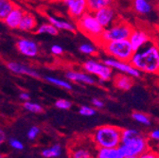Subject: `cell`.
<instances>
[{
    "instance_id": "cell-1",
    "label": "cell",
    "mask_w": 159,
    "mask_h": 158,
    "mask_svg": "<svg viewBox=\"0 0 159 158\" xmlns=\"http://www.w3.org/2000/svg\"><path fill=\"white\" fill-rule=\"evenodd\" d=\"M148 150V142L142 133L135 129L122 130L121 143L117 147L119 158H137Z\"/></svg>"
},
{
    "instance_id": "cell-2",
    "label": "cell",
    "mask_w": 159,
    "mask_h": 158,
    "mask_svg": "<svg viewBox=\"0 0 159 158\" xmlns=\"http://www.w3.org/2000/svg\"><path fill=\"white\" fill-rule=\"evenodd\" d=\"M130 63L140 72L159 73V48L154 45L134 51Z\"/></svg>"
},
{
    "instance_id": "cell-3",
    "label": "cell",
    "mask_w": 159,
    "mask_h": 158,
    "mask_svg": "<svg viewBox=\"0 0 159 158\" xmlns=\"http://www.w3.org/2000/svg\"><path fill=\"white\" fill-rule=\"evenodd\" d=\"M122 130L113 125H103L95 129L91 139L96 148H116L121 143Z\"/></svg>"
},
{
    "instance_id": "cell-4",
    "label": "cell",
    "mask_w": 159,
    "mask_h": 158,
    "mask_svg": "<svg viewBox=\"0 0 159 158\" xmlns=\"http://www.w3.org/2000/svg\"><path fill=\"white\" fill-rule=\"evenodd\" d=\"M99 46L111 58L124 62H130L134 52L129 40L110 41L99 44Z\"/></svg>"
},
{
    "instance_id": "cell-5",
    "label": "cell",
    "mask_w": 159,
    "mask_h": 158,
    "mask_svg": "<svg viewBox=\"0 0 159 158\" xmlns=\"http://www.w3.org/2000/svg\"><path fill=\"white\" fill-rule=\"evenodd\" d=\"M132 31L133 28L128 23L121 20H116L111 26L103 29L101 38H99L98 45L110 41L128 40Z\"/></svg>"
},
{
    "instance_id": "cell-6",
    "label": "cell",
    "mask_w": 159,
    "mask_h": 158,
    "mask_svg": "<svg viewBox=\"0 0 159 158\" xmlns=\"http://www.w3.org/2000/svg\"><path fill=\"white\" fill-rule=\"evenodd\" d=\"M76 28L87 37L98 42L99 41V38H101V35L103 31V28L98 22L94 12L89 11L77 19Z\"/></svg>"
},
{
    "instance_id": "cell-7",
    "label": "cell",
    "mask_w": 159,
    "mask_h": 158,
    "mask_svg": "<svg viewBox=\"0 0 159 158\" xmlns=\"http://www.w3.org/2000/svg\"><path fill=\"white\" fill-rule=\"evenodd\" d=\"M84 69L87 73L98 78L102 82L110 81L113 76V69L110 66L104 63L95 60H87L84 64Z\"/></svg>"
},
{
    "instance_id": "cell-8",
    "label": "cell",
    "mask_w": 159,
    "mask_h": 158,
    "mask_svg": "<svg viewBox=\"0 0 159 158\" xmlns=\"http://www.w3.org/2000/svg\"><path fill=\"white\" fill-rule=\"evenodd\" d=\"M103 63L106 64L108 66H110L112 69H115L123 74L129 75L132 78L140 77V71L137 70L130 62L119 61V60H116L114 58H107L103 61Z\"/></svg>"
},
{
    "instance_id": "cell-9",
    "label": "cell",
    "mask_w": 159,
    "mask_h": 158,
    "mask_svg": "<svg viewBox=\"0 0 159 158\" xmlns=\"http://www.w3.org/2000/svg\"><path fill=\"white\" fill-rule=\"evenodd\" d=\"M69 16L75 20L88 11L87 0H62Z\"/></svg>"
},
{
    "instance_id": "cell-10",
    "label": "cell",
    "mask_w": 159,
    "mask_h": 158,
    "mask_svg": "<svg viewBox=\"0 0 159 158\" xmlns=\"http://www.w3.org/2000/svg\"><path fill=\"white\" fill-rule=\"evenodd\" d=\"M94 15L98 22L103 29L111 26L114 22L116 21V13L115 10L110 6L103 7L94 12Z\"/></svg>"
},
{
    "instance_id": "cell-11",
    "label": "cell",
    "mask_w": 159,
    "mask_h": 158,
    "mask_svg": "<svg viewBox=\"0 0 159 158\" xmlns=\"http://www.w3.org/2000/svg\"><path fill=\"white\" fill-rule=\"evenodd\" d=\"M16 47L22 55L30 58L36 57L40 51V47L38 44L35 41L31 40V39H28V38L19 39L16 43Z\"/></svg>"
},
{
    "instance_id": "cell-12",
    "label": "cell",
    "mask_w": 159,
    "mask_h": 158,
    "mask_svg": "<svg viewBox=\"0 0 159 158\" xmlns=\"http://www.w3.org/2000/svg\"><path fill=\"white\" fill-rule=\"evenodd\" d=\"M128 40L130 41L134 51H137L150 43V36L141 29H133Z\"/></svg>"
},
{
    "instance_id": "cell-13",
    "label": "cell",
    "mask_w": 159,
    "mask_h": 158,
    "mask_svg": "<svg viewBox=\"0 0 159 158\" xmlns=\"http://www.w3.org/2000/svg\"><path fill=\"white\" fill-rule=\"evenodd\" d=\"M7 67L9 68V70H11V72L18 74V75H26L34 79H39L40 78V74L33 68L22 65L17 62H10L7 64Z\"/></svg>"
},
{
    "instance_id": "cell-14",
    "label": "cell",
    "mask_w": 159,
    "mask_h": 158,
    "mask_svg": "<svg viewBox=\"0 0 159 158\" xmlns=\"http://www.w3.org/2000/svg\"><path fill=\"white\" fill-rule=\"evenodd\" d=\"M25 11L19 7H14L11 12L5 17V19L3 20V22L5 23V25L11 29H18V26L20 24V21H21V19L24 15Z\"/></svg>"
},
{
    "instance_id": "cell-15",
    "label": "cell",
    "mask_w": 159,
    "mask_h": 158,
    "mask_svg": "<svg viewBox=\"0 0 159 158\" xmlns=\"http://www.w3.org/2000/svg\"><path fill=\"white\" fill-rule=\"evenodd\" d=\"M66 77L69 81L73 83L84 84H94L96 83L93 76L87 72H79V71H68Z\"/></svg>"
},
{
    "instance_id": "cell-16",
    "label": "cell",
    "mask_w": 159,
    "mask_h": 158,
    "mask_svg": "<svg viewBox=\"0 0 159 158\" xmlns=\"http://www.w3.org/2000/svg\"><path fill=\"white\" fill-rule=\"evenodd\" d=\"M37 20L34 17L33 14L30 13V12H25L21 21H20V24L18 26V29L22 30V31H33L35 30V29L37 28Z\"/></svg>"
},
{
    "instance_id": "cell-17",
    "label": "cell",
    "mask_w": 159,
    "mask_h": 158,
    "mask_svg": "<svg viewBox=\"0 0 159 158\" xmlns=\"http://www.w3.org/2000/svg\"><path fill=\"white\" fill-rule=\"evenodd\" d=\"M48 20L58 30H66V31H69V32H74L76 30V25H74L70 21L65 20V19H60V18L50 15L48 17Z\"/></svg>"
},
{
    "instance_id": "cell-18",
    "label": "cell",
    "mask_w": 159,
    "mask_h": 158,
    "mask_svg": "<svg viewBox=\"0 0 159 158\" xmlns=\"http://www.w3.org/2000/svg\"><path fill=\"white\" fill-rule=\"evenodd\" d=\"M133 78L129 75L126 74H118L115 77L114 79V84L116 88L123 90V91H128L132 88L133 86Z\"/></svg>"
},
{
    "instance_id": "cell-19",
    "label": "cell",
    "mask_w": 159,
    "mask_h": 158,
    "mask_svg": "<svg viewBox=\"0 0 159 158\" xmlns=\"http://www.w3.org/2000/svg\"><path fill=\"white\" fill-rule=\"evenodd\" d=\"M70 156L73 158H91L94 154L85 145L80 144L73 147L70 151Z\"/></svg>"
},
{
    "instance_id": "cell-20",
    "label": "cell",
    "mask_w": 159,
    "mask_h": 158,
    "mask_svg": "<svg viewBox=\"0 0 159 158\" xmlns=\"http://www.w3.org/2000/svg\"><path fill=\"white\" fill-rule=\"evenodd\" d=\"M133 6L134 11L139 14H149L152 8L148 0H134Z\"/></svg>"
},
{
    "instance_id": "cell-21",
    "label": "cell",
    "mask_w": 159,
    "mask_h": 158,
    "mask_svg": "<svg viewBox=\"0 0 159 158\" xmlns=\"http://www.w3.org/2000/svg\"><path fill=\"white\" fill-rule=\"evenodd\" d=\"M62 153H63V147L61 144H58V143L52 145L49 148L44 149L41 151L42 156L46 158H56V157L61 156Z\"/></svg>"
},
{
    "instance_id": "cell-22",
    "label": "cell",
    "mask_w": 159,
    "mask_h": 158,
    "mask_svg": "<svg viewBox=\"0 0 159 158\" xmlns=\"http://www.w3.org/2000/svg\"><path fill=\"white\" fill-rule=\"evenodd\" d=\"M96 156L98 158H119L116 148H97Z\"/></svg>"
},
{
    "instance_id": "cell-23",
    "label": "cell",
    "mask_w": 159,
    "mask_h": 158,
    "mask_svg": "<svg viewBox=\"0 0 159 158\" xmlns=\"http://www.w3.org/2000/svg\"><path fill=\"white\" fill-rule=\"evenodd\" d=\"M35 32L37 34H48V35H57L59 30L49 22L48 23H43L40 26H37V28L35 29Z\"/></svg>"
},
{
    "instance_id": "cell-24",
    "label": "cell",
    "mask_w": 159,
    "mask_h": 158,
    "mask_svg": "<svg viewBox=\"0 0 159 158\" xmlns=\"http://www.w3.org/2000/svg\"><path fill=\"white\" fill-rule=\"evenodd\" d=\"M112 0H87L88 11L95 12L96 11L102 9L106 6H110L112 4Z\"/></svg>"
},
{
    "instance_id": "cell-25",
    "label": "cell",
    "mask_w": 159,
    "mask_h": 158,
    "mask_svg": "<svg viewBox=\"0 0 159 158\" xmlns=\"http://www.w3.org/2000/svg\"><path fill=\"white\" fill-rule=\"evenodd\" d=\"M14 7L11 0H0V20L3 21Z\"/></svg>"
},
{
    "instance_id": "cell-26",
    "label": "cell",
    "mask_w": 159,
    "mask_h": 158,
    "mask_svg": "<svg viewBox=\"0 0 159 158\" xmlns=\"http://www.w3.org/2000/svg\"><path fill=\"white\" fill-rule=\"evenodd\" d=\"M45 80L47 82H48L49 84L57 86V87L63 88V89H66V90H71L72 89L71 84L66 82V81H65V80H61V79H58V78H55V77H51V76L45 77Z\"/></svg>"
},
{
    "instance_id": "cell-27",
    "label": "cell",
    "mask_w": 159,
    "mask_h": 158,
    "mask_svg": "<svg viewBox=\"0 0 159 158\" xmlns=\"http://www.w3.org/2000/svg\"><path fill=\"white\" fill-rule=\"evenodd\" d=\"M79 50L84 55H95L98 52V47L94 44L84 43L80 46Z\"/></svg>"
},
{
    "instance_id": "cell-28",
    "label": "cell",
    "mask_w": 159,
    "mask_h": 158,
    "mask_svg": "<svg viewBox=\"0 0 159 158\" xmlns=\"http://www.w3.org/2000/svg\"><path fill=\"white\" fill-rule=\"evenodd\" d=\"M24 109L30 112V113H34V114H40L43 112V107L36 103V102H30V101H27V102H24Z\"/></svg>"
},
{
    "instance_id": "cell-29",
    "label": "cell",
    "mask_w": 159,
    "mask_h": 158,
    "mask_svg": "<svg viewBox=\"0 0 159 158\" xmlns=\"http://www.w3.org/2000/svg\"><path fill=\"white\" fill-rule=\"evenodd\" d=\"M132 117L134 118V120H135L136 122L140 123L142 125H145V126H150L151 125V120L148 117V115H146L143 113L134 112L132 115Z\"/></svg>"
},
{
    "instance_id": "cell-30",
    "label": "cell",
    "mask_w": 159,
    "mask_h": 158,
    "mask_svg": "<svg viewBox=\"0 0 159 158\" xmlns=\"http://www.w3.org/2000/svg\"><path fill=\"white\" fill-rule=\"evenodd\" d=\"M55 106H56V108H58L60 110H69L72 106V103L68 100L59 98V100H57L55 102Z\"/></svg>"
},
{
    "instance_id": "cell-31",
    "label": "cell",
    "mask_w": 159,
    "mask_h": 158,
    "mask_svg": "<svg viewBox=\"0 0 159 158\" xmlns=\"http://www.w3.org/2000/svg\"><path fill=\"white\" fill-rule=\"evenodd\" d=\"M79 113L81 115H84V116H93L96 115V110L95 108H92L90 106H87V105H84V106H81L79 109Z\"/></svg>"
},
{
    "instance_id": "cell-32",
    "label": "cell",
    "mask_w": 159,
    "mask_h": 158,
    "mask_svg": "<svg viewBox=\"0 0 159 158\" xmlns=\"http://www.w3.org/2000/svg\"><path fill=\"white\" fill-rule=\"evenodd\" d=\"M40 128L39 127H37V126H31L30 129H29V131H28V133H27V135H28V138L30 140H35L36 138H37V136L40 134Z\"/></svg>"
},
{
    "instance_id": "cell-33",
    "label": "cell",
    "mask_w": 159,
    "mask_h": 158,
    "mask_svg": "<svg viewBox=\"0 0 159 158\" xmlns=\"http://www.w3.org/2000/svg\"><path fill=\"white\" fill-rule=\"evenodd\" d=\"M9 144L10 146L13 149V150H16V151H23L24 150V145L23 143L16 139V138H11V139L9 140Z\"/></svg>"
},
{
    "instance_id": "cell-34",
    "label": "cell",
    "mask_w": 159,
    "mask_h": 158,
    "mask_svg": "<svg viewBox=\"0 0 159 158\" xmlns=\"http://www.w3.org/2000/svg\"><path fill=\"white\" fill-rule=\"evenodd\" d=\"M50 51L53 55L59 56V55H62L64 53V48L59 45H53L50 47Z\"/></svg>"
},
{
    "instance_id": "cell-35",
    "label": "cell",
    "mask_w": 159,
    "mask_h": 158,
    "mask_svg": "<svg viewBox=\"0 0 159 158\" xmlns=\"http://www.w3.org/2000/svg\"><path fill=\"white\" fill-rule=\"evenodd\" d=\"M92 105L95 107V108H102L104 106V102L102 101V100H99V98H93L92 100Z\"/></svg>"
},
{
    "instance_id": "cell-36",
    "label": "cell",
    "mask_w": 159,
    "mask_h": 158,
    "mask_svg": "<svg viewBox=\"0 0 159 158\" xmlns=\"http://www.w3.org/2000/svg\"><path fill=\"white\" fill-rule=\"evenodd\" d=\"M142 158H157L159 157L158 154H155V152H152V151H149L148 150L140 156Z\"/></svg>"
},
{
    "instance_id": "cell-37",
    "label": "cell",
    "mask_w": 159,
    "mask_h": 158,
    "mask_svg": "<svg viewBox=\"0 0 159 158\" xmlns=\"http://www.w3.org/2000/svg\"><path fill=\"white\" fill-rule=\"evenodd\" d=\"M150 138L151 139H152V140H154V141H159V130L157 129V130H154V131H152L151 133H150Z\"/></svg>"
},
{
    "instance_id": "cell-38",
    "label": "cell",
    "mask_w": 159,
    "mask_h": 158,
    "mask_svg": "<svg viewBox=\"0 0 159 158\" xmlns=\"http://www.w3.org/2000/svg\"><path fill=\"white\" fill-rule=\"evenodd\" d=\"M19 97H20V100H21V101L27 102V101L30 100V95L28 92H21L19 95Z\"/></svg>"
},
{
    "instance_id": "cell-39",
    "label": "cell",
    "mask_w": 159,
    "mask_h": 158,
    "mask_svg": "<svg viewBox=\"0 0 159 158\" xmlns=\"http://www.w3.org/2000/svg\"><path fill=\"white\" fill-rule=\"evenodd\" d=\"M6 139H7V136H6V133L4 132V130L0 128V146L5 143Z\"/></svg>"
},
{
    "instance_id": "cell-40",
    "label": "cell",
    "mask_w": 159,
    "mask_h": 158,
    "mask_svg": "<svg viewBox=\"0 0 159 158\" xmlns=\"http://www.w3.org/2000/svg\"><path fill=\"white\" fill-rule=\"evenodd\" d=\"M157 148H158V150H159V141L157 142Z\"/></svg>"
},
{
    "instance_id": "cell-41",
    "label": "cell",
    "mask_w": 159,
    "mask_h": 158,
    "mask_svg": "<svg viewBox=\"0 0 159 158\" xmlns=\"http://www.w3.org/2000/svg\"><path fill=\"white\" fill-rule=\"evenodd\" d=\"M2 157H3V155H2L1 153H0V158H2Z\"/></svg>"
},
{
    "instance_id": "cell-42",
    "label": "cell",
    "mask_w": 159,
    "mask_h": 158,
    "mask_svg": "<svg viewBox=\"0 0 159 158\" xmlns=\"http://www.w3.org/2000/svg\"><path fill=\"white\" fill-rule=\"evenodd\" d=\"M112 1H113V0H112Z\"/></svg>"
}]
</instances>
